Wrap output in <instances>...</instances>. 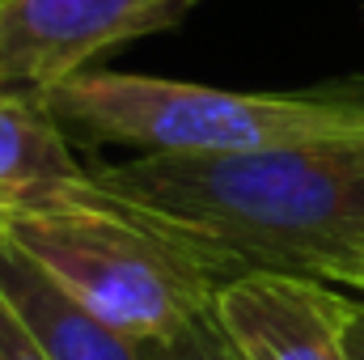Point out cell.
<instances>
[{
  "label": "cell",
  "instance_id": "6da1fadb",
  "mask_svg": "<svg viewBox=\"0 0 364 360\" xmlns=\"http://www.w3.org/2000/svg\"><path fill=\"white\" fill-rule=\"evenodd\" d=\"M93 182L191 246L220 280L288 271L339 284L364 259V136L250 153H144Z\"/></svg>",
  "mask_w": 364,
  "mask_h": 360
},
{
  "label": "cell",
  "instance_id": "7a4b0ae2",
  "mask_svg": "<svg viewBox=\"0 0 364 360\" xmlns=\"http://www.w3.org/2000/svg\"><path fill=\"white\" fill-rule=\"evenodd\" d=\"M0 238L110 327L166 344L212 314L225 284L161 225L81 182L55 199L0 212Z\"/></svg>",
  "mask_w": 364,
  "mask_h": 360
},
{
  "label": "cell",
  "instance_id": "3957f363",
  "mask_svg": "<svg viewBox=\"0 0 364 360\" xmlns=\"http://www.w3.org/2000/svg\"><path fill=\"white\" fill-rule=\"evenodd\" d=\"M43 102L60 123L140 153H250L364 136L360 90L237 93L136 73H77Z\"/></svg>",
  "mask_w": 364,
  "mask_h": 360
},
{
  "label": "cell",
  "instance_id": "277c9868",
  "mask_svg": "<svg viewBox=\"0 0 364 360\" xmlns=\"http://www.w3.org/2000/svg\"><path fill=\"white\" fill-rule=\"evenodd\" d=\"M191 9L195 0H0V90L43 97Z\"/></svg>",
  "mask_w": 364,
  "mask_h": 360
},
{
  "label": "cell",
  "instance_id": "5b68a950",
  "mask_svg": "<svg viewBox=\"0 0 364 360\" xmlns=\"http://www.w3.org/2000/svg\"><path fill=\"white\" fill-rule=\"evenodd\" d=\"M356 309L318 275L246 271L216 288V322L242 360H356Z\"/></svg>",
  "mask_w": 364,
  "mask_h": 360
},
{
  "label": "cell",
  "instance_id": "8992f818",
  "mask_svg": "<svg viewBox=\"0 0 364 360\" xmlns=\"http://www.w3.org/2000/svg\"><path fill=\"white\" fill-rule=\"evenodd\" d=\"M0 297L47 360H153V344L110 327L73 301L38 263L0 238Z\"/></svg>",
  "mask_w": 364,
  "mask_h": 360
},
{
  "label": "cell",
  "instance_id": "52a82bcc",
  "mask_svg": "<svg viewBox=\"0 0 364 360\" xmlns=\"http://www.w3.org/2000/svg\"><path fill=\"white\" fill-rule=\"evenodd\" d=\"M90 182L38 93L0 90V212L55 199Z\"/></svg>",
  "mask_w": 364,
  "mask_h": 360
},
{
  "label": "cell",
  "instance_id": "ba28073f",
  "mask_svg": "<svg viewBox=\"0 0 364 360\" xmlns=\"http://www.w3.org/2000/svg\"><path fill=\"white\" fill-rule=\"evenodd\" d=\"M153 360H242V356L229 344V335L220 331L216 305H212V314H203L199 322H191L182 335L166 339V344H153Z\"/></svg>",
  "mask_w": 364,
  "mask_h": 360
},
{
  "label": "cell",
  "instance_id": "9c48e42d",
  "mask_svg": "<svg viewBox=\"0 0 364 360\" xmlns=\"http://www.w3.org/2000/svg\"><path fill=\"white\" fill-rule=\"evenodd\" d=\"M0 360H47L4 297H0Z\"/></svg>",
  "mask_w": 364,
  "mask_h": 360
},
{
  "label": "cell",
  "instance_id": "30bf717a",
  "mask_svg": "<svg viewBox=\"0 0 364 360\" xmlns=\"http://www.w3.org/2000/svg\"><path fill=\"white\" fill-rule=\"evenodd\" d=\"M352 356L364 360V305L356 309V322H352Z\"/></svg>",
  "mask_w": 364,
  "mask_h": 360
},
{
  "label": "cell",
  "instance_id": "8fae6325",
  "mask_svg": "<svg viewBox=\"0 0 364 360\" xmlns=\"http://www.w3.org/2000/svg\"><path fill=\"white\" fill-rule=\"evenodd\" d=\"M339 284H343V288H352V292H356V297L364 301V259H360V263H356L352 271H348V275H343Z\"/></svg>",
  "mask_w": 364,
  "mask_h": 360
}]
</instances>
